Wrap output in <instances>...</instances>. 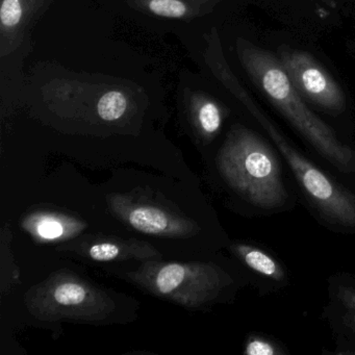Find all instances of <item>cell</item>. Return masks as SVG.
<instances>
[{
  "mask_svg": "<svg viewBox=\"0 0 355 355\" xmlns=\"http://www.w3.org/2000/svg\"><path fill=\"white\" fill-rule=\"evenodd\" d=\"M236 53L245 71L271 105L309 147L344 182L355 184V147L307 107L278 57L245 39L236 41Z\"/></svg>",
  "mask_w": 355,
  "mask_h": 355,
  "instance_id": "cell-1",
  "label": "cell"
},
{
  "mask_svg": "<svg viewBox=\"0 0 355 355\" xmlns=\"http://www.w3.org/2000/svg\"><path fill=\"white\" fill-rule=\"evenodd\" d=\"M284 159L271 140L236 124L218 155L222 180L254 216L292 211L297 202L286 180Z\"/></svg>",
  "mask_w": 355,
  "mask_h": 355,
  "instance_id": "cell-2",
  "label": "cell"
},
{
  "mask_svg": "<svg viewBox=\"0 0 355 355\" xmlns=\"http://www.w3.org/2000/svg\"><path fill=\"white\" fill-rule=\"evenodd\" d=\"M230 68L222 69L219 80L244 105L275 145L313 218L331 232L355 234V191L295 146L261 111Z\"/></svg>",
  "mask_w": 355,
  "mask_h": 355,
  "instance_id": "cell-3",
  "label": "cell"
},
{
  "mask_svg": "<svg viewBox=\"0 0 355 355\" xmlns=\"http://www.w3.org/2000/svg\"><path fill=\"white\" fill-rule=\"evenodd\" d=\"M132 276L157 296L188 307L213 302L239 284L215 263H147Z\"/></svg>",
  "mask_w": 355,
  "mask_h": 355,
  "instance_id": "cell-4",
  "label": "cell"
},
{
  "mask_svg": "<svg viewBox=\"0 0 355 355\" xmlns=\"http://www.w3.org/2000/svg\"><path fill=\"white\" fill-rule=\"evenodd\" d=\"M28 309L44 321L62 318L101 321L114 309L111 298L84 280L69 274H55L28 294Z\"/></svg>",
  "mask_w": 355,
  "mask_h": 355,
  "instance_id": "cell-5",
  "label": "cell"
},
{
  "mask_svg": "<svg viewBox=\"0 0 355 355\" xmlns=\"http://www.w3.org/2000/svg\"><path fill=\"white\" fill-rule=\"evenodd\" d=\"M278 59L304 101L326 113L338 116L346 109V97L331 74L306 51L282 45Z\"/></svg>",
  "mask_w": 355,
  "mask_h": 355,
  "instance_id": "cell-6",
  "label": "cell"
},
{
  "mask_svg": "<svg viewBox=\"0 0 355 355\" xmlns=\"http://www.w3.org/2000/svg\"><path fill=\"white\" fill-rule=\"evenodd\" d=\"M327 282L323 318L336 343L334 353L355 354V274L336 273Z\"/></svg>",
  "mask_w": 355,
  "mask_h": 355,
  "instance_id": "cell-7",
  "label": "cell"
},
{
  "mask_svg": "<svg viewBox=\"0 0 355 355\" xmlns=\"http://www.w3.org/2000/svg\"><path fill=\"white\" fill-rule=\"evenodd\" d=\"M232 255L244 267L248 282L261 296L278 292L290 284V274L284 263L269 249L251 243L230 245Z\"/></svg>",
  "mask_w": 355,
  "mask_h": 355,
  "instance_id": "cell-8",
  "label": "cell"
},
{
  "mask_svg": "<svg viewBox=\"0 0 355 355\" xmlns=\"http://www.w3.org/2000/svg\"><path fill=\"white\" fill-rule=\"evenodd\" d=\"M118 215L132 228L144 234L162 236H188L198 232V226L189 220L170 215L148 205H126L114 203Z\"/></svg>",
  "mask_w": 355,
  "mask_h": 355,
  "instance_id": "cell-9",
  "label": "cell"
},
{
  "mask_svg": "<svg viewBox=\"0 0 355 355\" xmlns=\"http://www.w3.org/2000/svg\"><path fill=\"white\" fill-rule=\"evenodd\" d=\"M46 0H3L0 7L1 51L9 53L21 42L26 28L34 21Z\"/></svg>",
  "mask_w": 355,
  "mask_h": 355,
  "instance_id": "cell-10",
  "label": "cell"
},
{
  "mask_svg": "<svg viewBox=\"0 0 355 355\" xmlns=\"http://www.w3.org/2000/svg\"><path fill=\"white\" fill-rule=\"evenodd\" d=\"M130 8L166 19L193 20L211 13L221 0H124Z\"/></svg>",
  "mask_w": 355,
  "mask_h": 355,
  "instance_id": "cell-11",
  "label": "cell"
},
{
  "mask_svg": "<svg viewBox=\"0 0 355 355\" xmlns=\"http://www.w3.org/2000/svg\"><path fill=\"white\" fill-rule=\"evenodd\" d=\"M196 121L201 132L207 138L216 136L221 130L224 120L223 107L207 96H196Z\"/></svg>",
  "mask_w": 355,
  "mask_h": 355,
  "instance_id": "cell-12",
  "label": "cell"
},
{
  "mask_svg": "<svg viewBox=\"0 0 355 355\" xmlns=\"http://www.w3.org/2000/svg\"><path fill=\"white\" fill-rule=\"evenodd\" d=\"M89 257L97 261H111L126 257H146L149 252H143L140 245L125 243L103 242L92 245L88 250Z\"/></svg>",
  "mask_w": 355,
  "mask_h": 355,
  "instance_id": "cell-13",
  "label": "cell"
},
{
  "mask_svg": "<svg viewBox=\"0 0 355 355\" xmlns=\"http://www.w3.org/2000/svg\"><path fill=\"white\" fill-rule=\"evenodd\" d=\"M78 223L59 216H39L33 223L35 234L45 240H57L68 234H74Z\"/></svg>",
  "mask_w": 355,
  "mask_h": 355,
  "instance_id": "cell-14",
  "label": "cell"
},
{
  "mask_svg": "<svg viewBox=\"0 0 355 355\" xmlns=\"http://www.w3.org/2000/svg\"><path fill=\"white\" fill-rule=\"evenodd\" d=\"M128 101L120 91L112 90L105 93L97 103V113L105 121H117L128 111Z\"/></svg>",
  "mask_w": 355,
  "mask_h": 355,
  "instance_id": "cell-15",
  "label": "cell"
},
{
  "mask_svg": "<svg viewBox=\"0 0 355 355\" xmlns=\"http://www.w3.org/2000/svg\"><path fill=\"white\" fill-rule=\"evenodd\" d=\"M246 355H286L288 350L284 345L265 334H251L244 346Z\"/></svg>",
  "mask_w": 355,
  "mask_h": 355,
  "instance_id": "cell-16",
  "label": "cell"
},
{
  "mask_svg": "<svg viewBox=\"0 0 355 355\" xmlns=\"http://www.w3.org/2000/svg\"><path fill=\"white\" fill-rule=\"evenodd\" d=\"M313 1H319V3L329 6V7L336 8L338 0H313Z\"/></svg>",
  "mask_w": 355,
  "mask_h": 355,
  "instance_id": "cell-17",
  "label": "cell"
}]
</instances>
